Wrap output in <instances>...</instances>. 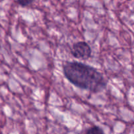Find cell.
Returning <instances> with one entry per match:
<instances>
[{
	"label": "cell",
	"mask_w": 134,
	"mask_h": 134,
	"mask_svg": "<svg viewBox=\"0 0 134 134\" xmlns=\"http://www.w3.org/2000/svg\"><path fill=\"white\" fill-rule=\"evenodd\" d=\"M63 71L67 79L75 86L98 93L105 89L107 81L103 75L90 65L79 62H68L63 65Z\"/></svg>",
	"instance_id": "6da1fadb"
},
{
	"label": "cell",
	"mask_w": 134,
	"mask_h": 134,
	"mask_svg": "<svg viewBox=\"0 0 134 134\" xmlns=\"http://www.w3.org/2000/svg\"><path fill=\"white\" fill-rule=\"evenodd\" d=\"M71 52L76 58L86 60L91 56L92 49L87 43L79 41L73 44Z\"/></svg>",
	"instance_id": "7a4b0ae2"
},
{
	"label": "cell",
	"mask_w": 134,
	"mask_h": 134,
	"mask_svg": "<svg viewBox=\"0 0 134 134\" xmlns=\"http://www.w3.org/2000/svg\"><path fill=\"white\" fill-rule=\"evenodd\" d=\"M86 134H104V132L101 128L94 126L88 130Z\"/></svg>",
	"instance_id": "3957f363"
},
{
	"label": "cell",
	"mask_w": 134,
	"mask_h": 134,
	"mask_svg": "<svg viewBox=\"0 0 134 134\" xmlns=\"http://www.w3.org/2000/svg\"><path fill=\"white\" fill-rule=\"evenodd\" d=\"M34 1H31V0H18V1H15V3L18 4L19 5L22 7H26L27 5H31Z\"/></svg>",
	"instance_id": "277c9868"
}]
</instances>
